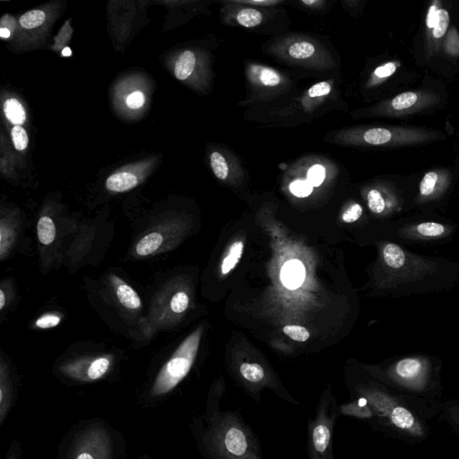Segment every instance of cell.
Masks as SVG:
<instances>
[{"mask_svg":"<svg viewBox=\"0 0 459 459\" xmlns=\"http://www.w3.org/2000/svg\"><path fill=\"white\" fill-rule=\"evenodd\" d=\"M223 386L209 394L196 432L206 459H264L259 439L238 411L222 410Z\"/></svg>","mask_w":459,"mask_h":459,"instance_id":"cell-1","label":"cell"},{"mask_svg":"<svg viewBox=\"0 0 459 459\" xmlns=\"http://www.w3.org/2000/svg\"><path fill=\"white\" fill-rule=\"evenodd\" d=\"M383 283L389 288H400L429 279L437 274V260L413 254L394 242L381 247Z\"/></svg>","mask_w":459,"mask_h":459,"instance_id":"cell-2","label":"cell"},{"mask_svg":"<svg viewBox=\"0 0 459 459\" xmlns=\"http://www.w3.org/2000/svg\"><path fill=\"white\" fill-rule=\"evenodd\" d=\"M339 416L337 399L331 388H327L321 394L315 413L307 422L308 459H334L333 432Z\"/></svg>","mask_w":459,"mask_h":459,"instance_id":"cell-3","label":"cell"},{"mask_svg":"<svg viewBox=\"0 0 459 459\" xmlns=\"http://www.w3.org/2000/svg\"><path fill=\"white\" fill-rule=\"evenodd\" d=\"M352 394L365 399L373 418L409 435H423V428L415 415L386 392L377 387L358 385L353 388Z\"/></svg>","mask_w":459,"mask_h":459,"instance_id":"cell-4","label":"cell"},{"mask_svg":"<svg viewBox=\"0 0 459 459\" xmlns=\"http://www.w3.org/2000/svg\"><path fill=\"white\" fill-rule=\"evenodd\" d=\"M436 137L430 131L408 127H369L346 132L342 136L347 144L372 146L408 145Z\"/></svg>","mask_w":459,"mask_h":459,"instance_id":"cell-5","label":"cell"},{"mask_svg":"<svg viewBox=\"0 0 459 459\" xmlns=\"http://www.w3.org/2000/svg\"><path fill=\"white\" fill-rule=\"evenodd\" d=\"M198 334L186 338L157 375L151 394L162 395L174 389L187 375L195 359Z\"/></svg>","mask_w":459,"mask_h":459,"instance_id":"cell-6","label":"cell"},{"mask_svg":"<svg viewBox=\"0 0 459 459\" xmlns=\"http://www.w3.org/2000/svg\"><path fill=\"white\" fill-rule=\"evenodd\" d=\"M430 362L425 357H405L394 363L388 369L389 377L403 387L420 391L428 384Z\"/></svg>","mask_w":459,"mask_h":459,"instance_id":"cell-7","label":"cell"},{"mask_svg":"<svg viewBox=\"0 0 459 459\" xmlns=\"http://www.w3.org/2000/svg\"><path fill=\"white\" fill-rule=\"evenodd\" d=\"M110 438L100 427H91L78 439L73 459H110Z\"/></svg>","mask_w":459,"mask_h":459,"instance_id":"cell-8","label":"cell"},{"mask_svg":"<svg viewBox=\"0 0 459 459\" xmlns=\"http://www.w3.org/2000/svg\"><path fill=\"white\" fill-rule=\"evenodd\" d=\"M452 232L449 225L436 221H422L400 229L399 236L410 240H437Z\"/></svg>","mask_w":459,"mask_h":459,"instance_id":"cell-9","label":"cell"},{"mask_svg":"<svg viewBox=\"0 0 459 459\" xmlns=\"http://www.w3.org/2000/svg\"><path fill=\"white\" fill-rule=\"evenodd\" d=\"M433 100L430 94L416 91L402 92L393 98L387 110L389 114L404 115L421 108L424 105L429 104Z\"/></svg>","mask_w":459,"mask_h":459,"instance_id":"cell-10","label":"cell"},{"mask_svg":"<svg viewBox=\"0 0 459 459\" xmlns=\"http://www.w3.org/2000/svg\"><path fill=\"white\" fill-rule=\"evenodd\" d=\"M368 206L375 214H385L399 212L402 209L400 199L392 192L386 194L383 191L372 188L367 194Z\"/></svg>","mask_w":459,"mask_h":459,"instance_id":"cell-11","label":"cell"},{"mask_svg":"<svg viewBox=\"0 0 459 459\" xmlns=\"http://www.w3.org/2000/svg\"><path fill=\"white\" fill-rule=\"evenodd\" d=\"M447 184V178L444 173L437 171L427 172L420 183L419 200L427 202L436 199L445 191Z\"/></svg>","mask_w":459,"mask_h":459,"instance_id":"cell-12","label":"cell"},{"mask_svg":"<svg viewBox=\"0 0 459 459\" xmlns=\"http://www.w3.org/2000/svg\"><path fill=\"white\" fill-rule=\"evenodd\" d=\"M248 76L255 86L264 90L275 89L284 82L283 76L278 71L259 65L250 66Z\"/></svg>","mask_w":459,"mask_h":459,"instance_id":"cell-13","label":"cell"},{"mask_svg":"<svg viewBox=\"0 0 459 459\" xmlns=\"http://www.w3.org/2000/svg\"><path fill=\"white\" fill-rule=\"evenodd\" d=\"M305 275V267L303 264L297 259L286 262L280 273L282 284L291 290L297 289L302 284Z\"/></svg>","mask_w":459,"mask_h":459,"instance_id":"cell-14","label":"cell"},{"mask_svg":"<svg viewBox=\"0 0 459 459\" xmlns=\"http://www.w3.org/2000/svg\"><path fill=\"white\" fill-rule=\"evenodd\" d=\"M286 53L292 60L305 62L316 55V48L307 40H294L287 46Z\"/></svg>","mask_w":459,"mask_h":459,"instance_id":"cell-15","label":"cell"},{"mask_svg":"<svg viewBox=\"0 0 459 459\" xmlns=\"http://www.w3.org/2000/svg\"><path fill=\"white\" fill-rule=\"evenodd\" d=\"M137 183V178L134 174L130 172H118L108 178L106 186L114 192H124L134 188Z\"/></svg>","mask_w":459,"mask_h":459,"instance_id":"cell-16","label":"cell"},{"mask_svg":"<svg viewBox=\"0 0 459 459\" xmlns=\"http://www.w3.org/2000/svg\"><path fill=\"white\" fill-rule=\"evenodd\" d=\"M117 296L119 302L126 308L137 309L141 307V299L136 291L128 284L117 278ZM115 282V281H113Z\"/></svg>","mask_w":459,"mask_h":459,"instance_id":"cell-17","label":"cell"},{"mask_svg":"<svg viewBox=\"0 0 459 459\" xmlns=\"http://www.w3.org/2000/svg\"><path fill=\"white\" fill-rule=\"evenodd\" d=\"M195 61V56L192 51L186 50L182 52L178 56L174 67V74L177 79H187L194 71Z\"/></svg>","mask_w":459,"mask_h":459,"instance_id":"cell-18","label":"cell"},{"mask_svg":"<svg viewBox=\"0 0 459 459\" xmlns=\"http://www.w3.org/2000/svg\"><path fill=\"white\" fill-rule=\"evenodd\" d=\"M163 242V237L160 232L152 231L143 237L136 245V253L146 256L157 251Z\"/></svg>","mask_w":459,"mask_h":459,"instance_id":"cell-19","label":"cell"},{"mask_svg":"<svg viewBox=\"0 0 459 459\" xmlns=\"http://www.w3.org/2000/svg\"><path fill=\"white\" fill-rule=\"evenodd\" d=\"M243 249L244 245L240 240L235 241L230 246L221 265L222 274L225 275L234 269L242 256Z\"/></svg>","mask_w":459,"mask_h":459,"instance_id":"cell-20","label":"cell"},{"mask_svg":"<svg viewBox=\"0 0 459 459\" xmlns=\"http://www.w3.org/2000/svg\"><path fill=\"white\" fill-rule=\"evenodd\" d=\"M4 112L6 118L15 126L24 123L26 114L22 104L15 99H9L4 103Z\"/></svg>","mask_w":459,"mask_h":459,"instance_id":"cell-21","label":"cell"},{"mask_svg":"<svg viewBox=\"0 0 459 459\" xmlns=\"http://www.w3.org/2000/svg\"><path fill=\"white\" fill-rule=\"evenodd\" d=\"M236 20L238 24L245 28H254L263 22L264 15L257 9L246 7L238 12Z\"/></svg>","mask_w":459,"mask_h":459,"instance_id":"cell-22","label":"cell"},{"mask_svg":"<svg viewBox=\"0 0 459 459\" xmlns=\"http://www.w3.org/2000/svg\"><path fill=\"white\" fill-rule=\"evenodd\" d=\"M37 233L40 243L51 244L56 238V226L52 219L48 216L41 217L37 224Z\"/></svg>","mask_w":459,"mask_h":459,"instance_id":"cell-23","label":"cell"},{"mask_svg":"<svg viewBox=\"0 0 459 459\" xmlns=\"http://www.w3.org/2000/svg\"><path fill=\"white\" fill-rule=\"evenodd\" d=\"M110 360L107 357H100L92 360L85 373V378L88 380H97L102 377L108 370Z\"/></svg>","mask_w":459,"mask_h":459,"instance_id":"cell-24","label":"cell"},{"mask_svg":"<svg viewBox=\"0 0 459 459\" xmlns=\"http://www.w3.org/2000/svg\"><path fill=\"white\" fill-rule=\"evenodd\" d=\"M210 164L217 178L225 180L229 175V165L225 157L219 152H212L210 155Z\"/></svg>","mask_w":459,"mask_h":459,"instance_id":"cell-25","label":"cell"},{"mask_svg":"<svg viewBox=\"0 0 459 459\" xmlns=\"http://www.w3.org/2000/svg\"><path fill=\"white\" fill-rule=\"evenodd\" d=\"M45 13L40 10H31L20 18V24L24 29H33L40 26L45 21Z\"/></svg>","mask_w":459,"mask_h":459,"instance_id":"cell-26","label":"cell"},{"mask_svg":"<svg viewBox=\"0 0 459 459\" xmlns=\"http://www.w3.org/2000/svg\"><path fill=\"white\" fill-rule=\"evenodd\" d=\"M449 24V14L446 9L439 8L437 11V17L432 29V36L435 39L442 38Z\"/></svg>","mask_w":459,"mask_h":459,"instance_id":"cell-27","label":"cell"},{"mask_svg":"<svg viewBox=\"0 0 459 459\" xmlns=\"http://www.w3.org/2000/svg\"><path fill=\"white\" fill-rule=\"evenodd\" d=\"M290 190L295 196L303 198L312 193L313 186L307 179H296L290 183Z\"/></svg>","mask_w":459,"mask_h":459,"instance_id":"cell-28","label":"cell"},{"mask_svg":"<svg viewBox=\"0 0 459 459\" xmlns=\"http://www.w3.org/2000/svg\"><path fill=\"white\" fill-rule=\"evenodd\" d=\"M325 178V169L321 164H315L307 173V180L312 186H319Z\"/></svg>","mask_w":459,"mask_h":459,"instance_id":"cell-29","label":"cell"},{"mask_svg":"<svg viewBox=\"0 0 459 459\" xmlns=\"http://www.w3.org/2000/svg\"><path fill=\"white\" fill-rule=\"evenodd\" d=\"M12 140L16 150L22 151L28 145L26 131L20 126H14L11 131Z\"/></svg>","mask_w":459,"mask_h":459,"instance_id":"cell-30","label":"cell"},{"mask_svg":"<svg viewBox=\"0 0 459 459\" xmlns=\"http://www.w3.org/2000/svg\"><path fill=\"white\" fill-rule=\"evenodd\" d=\"M189 298L187 294L184 291H178L174 294L170 300V308L175 313L179 314L184 312L187 308Z\"/></svg>","mask_w":459,"mask_h":459,"instance_id":"cell-31","label":"cell"},{"mask_svg":"<svg viewBox=\"0 0 459 459\" xmlns=\"http://www.w3.org/2000/svg\"><path fill=\"white\" fill-rule=\"evenodd\" d=\"M283 333L298 342H305L309 338L308 331L300 325H285Z\"/></svg>","mask_w":459,"mask_h":459,"instance_id":"cell-32","label":"cell"},{"mask_svg":"<svg viewBox=\"0 0 459 459\" xmlns=\"http://www.w3.org/2000/svg\"><path fill=\"white\" fill-rule=\"evenodd\" d=\"M332 90L331 84L328 82H319L312 85L307 91L310 98H316L325 96L330 93Z\"/></svg>","mask_w":459,"mask_h":459,"instance_id":"cell-33","label":"cell"},{"mask_svg":"<svg viewBox=\"0 0 459 459\" xmlns=\"http://www.w3.org/2000/svg\"><path fill=\"white\" fill-rule=\"evenodd\" d=\"M397 68V64L395 62H388L377 67L374 70L373 75L377 79H385L394 74Z\"/></svg>","mask_w":459,"mask_h":459,"instance_id":"cell-34","label":"cell"},{"mask_svg":"<svg viewBox=\"0 0 459 459\" xmlns=\"http://www.w3.org/2000/svg\"><path fill=\"white\" fill-rule=\"evenodd\" d=\"M73 30L69 25V22H66L65 24L62 27L59 33L55 38V49L62 48L63 46L70 39Z\"/></svg>","mask_w":459,"mask_h":459,"instance_id":"cell-35","label":"cell"},{"mask_svg":"<svg viewBox=\"0 0 459 459\" xmlns=\"http://www.w3.org/2000/svg\"><path fill=\"white\" fill-rule=\"evenodd\" d=\"M362 214V207L359 204H353L348 207L342 215L344 222L351 223L358 221Z\"/></svg>","mask_w":459,"mask_h":459,"instance_id":"cell-36","label":"cell"},{"mask_svg":"<svg viewBox=\"0 0 459 459\" xmlns=\"http://www.w3.org/2000/svg\"><path fill=\"white\" fill-rule=\"evenodd\" d=\"M60 317L53 314H46L36 321V326L39 328H50L56 326L60 323Z\"/></svg>","mask_w":459,"mask_h":459,"instance_id":"cell-37","label":"cell"},{"mask_svg":"<svg viewBox=\"0 0 459 459\" xmlns=\"http://www.w3.org/2000/svg\"><path fill=\"white\" fill-rule=\"evenodd\" d=\"M145 98L141 91H134L126 98V104L130 108L135 109L141 108L144 103Z\"/></svg>","mask_w":459,"mask_h":459,"instance_id":"cell-38","label":"cell"},{"mask_svg":"<svg viewBox=\"0 0 459 459\" xmlns=\"http://www.w3.org/2000/svg\"><path fill=\"white\" fill-rule=\"evenodd\" d=\"M437 9L436 8V6H431L429 10L426 23H427L428 28H429V29H433V27H434L436 17H437Z\"/></svg>","mask_w":459,"mask_h":459,"instance_id":"cell-39","label":"cell"},{"mask_svg":"<svg viewBox=\"0 0 459 459\" xmlns=\"http://www.w3.org/2000/svg\"><path fill=\"white\" fill-rule=\"evenodd\" d=\"M449 412L453 422L459 428V406L452 407Z\"/></svg>","mask_w":459,"mask_h":459,"instance_id":"cell-40","label":"cell"},{"mask_svg":"<svg viewBox=\"0 0 459 459\" xmlns=\"http://www.w3.org/2000/svg\"><path fill=\"white\" fill-rule=\"evenodd\" d=\"M241 3L256 4V5H272V4H279L281 2L280 1H265V0L256 1V0H255V1H242Z\"/></svg>","mask_w":459,"mask_h":459,"instance_id":"cell-41","label":"cell"},{"mask_svg":"<svg viewBox=\"0 0 459 459\" xmlns=\"http://www.w3.org/2000/svg\"><path fill=\"white\" fill-rule=\"evenodd\" d=\"M11 35V30L6 28H0V36L3 39H7Z\"/></svg>","mask_w":459,"mask_h":459,"instance_id":"cell-42","label":"cell"},{"mask_svg":"<svg viewBox=\"0 0 459 459\" xmlns=\"http://www.w3.org/2000/svg\"><path fill=\"white\" fill-rule=\"evenodd\" d=\"M322 3L323 2H321V1H316V0H303V1H301V4H303L305 5H307V6H311V5H315V4H320Z\"/></svg>","mask_w":459,"mask_h":459,"instance_id":"cell-43","label":"cell"},{"mask_svg":"<svg viewBox=\"0 0 459 459\" xmlns=\"http://www.w3.org/2000/svg\"><path fill=\"white\" fill-rule=\"evenodd\" d=\"M5 304V296L3 290H0V309H3Z\"/></svg>","mask_w":459,"mask_h":459,"instance_id":"cell-44","label":"cell"},{"mask_svg":"<svg viewBox=\"0 0 459 459\" xmlns=\"http://www.w3.org/2000/svg\"><path fill=\"white\" fill-rule=\"evenodd\" d=\"M62 55L64 56H69L72 55V50L69 48L65 47L62 50Z\"/></svg>","mask_w":459,"mask_h":459,"instance_id":"cell-45","label":"cell"},{"mask_svg":"<svg viewBox=\"0 0 459 459\" xmlns=\"http://www.w3.org/2000/svg\"><path fill=\"white\" fill-rule=\"evenodd\" d=\"M6 459H16V458H15V455H10V456H9L8 458H6Z\"/></svg>","mask_w":459,"mask_h":459,"instance_id":"cell-46","label":"cell"}]
</instances>
